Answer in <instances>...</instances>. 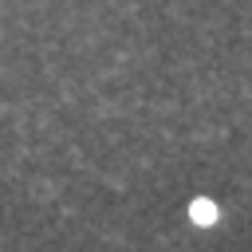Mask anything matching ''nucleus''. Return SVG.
I'll return each mask as SVG.
<instances>
[{"label":"nucleus","mask_w":252,"mask_h":252,"mask_svg":"<svg viewBox=\"0 0 252 252\" xmlns=\"http://www.w3.org/2000/svg\"><path fill=\"white\" fill-rule=\"evenodd\" d=\"M189 217H193L197 224H213V220H217V205L201 197V201H193V205H189Z\"/></svg>","instance_id":"obj_1"}]
</instances>
